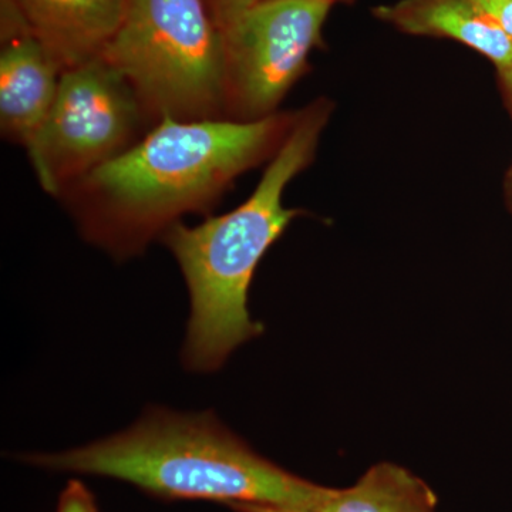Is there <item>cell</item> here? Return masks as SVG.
I'll return each mask as SVG.
<instances>
[{"label": "cell", "instance_id": "9c48e42d", "mask_svg": "<svg viewBox=\"0 0 512 512\" xmlns=\"http://www.w3.org/2000/svg\"><path fill=\"white\" fill-rule=\"evenodd\" d=\"M380 22L412 36L454 40L494 63L498 72L512 64V40L476 0H397L373 9Z\"/></svg>", "mask_w": 512, "mask_h": 512}, {"label": "cell", "instance_id": "8992f818", "mask_svg": "<svg viewBox=\"0 0 512 512\" xmlns=\"http://www.w3.org/2000/svg\"><path fill=\"white\" fill-rule=\"evenodd\" d=\"M332 6L325 0H264L222 26L225 119L247 123L278 113L308 72Z\"/></svg>", "mask_w": 512, "mask_h": 512}, {"label": "cell", "instance_id": "4fadbf2b", "mask_svg": "<svg viewBox=\"0 0 512 512\" xmlns=\"http://www.w3.org/2000/svg\"><path fill=\"white\" fill-rule=\"evenodd\" d=\"M207 2L215 22L221 29L225 23L234 19L239 13L252 8L256 3L264 2V0H207Z\"/></svg>", "mask_w": 512, "mask_h": 512}, {"label": "cell", "instance_id": "8fae6325", "mask_svg": "<svg viewBox=\"0 0 512 512\" xmlns=\"http://www.w3.org/2000/svg\"><path fill=\"white\" fill-rule=\"evenodd\" d=\"M56 512H99V508L89 488L73 480L60 494Z\"/></svg>", "mask_w": 512, "mask_h": 512}, {"label": "cell", "instance_id": "6da1fadb", "mask_svg": "<svg viewBox=\"0 0 512 512\" xmlns=\"http://www.w3.org/2000/svg\"><path fill=\"white\" fill-rule=\"evenodd\" d=\"M296 113L256 121L164 117L60 200L86 241L124 261L181 217L208 212L238 177L278 153Z\"/></svg>", "mask_w": 512, "mask_h": 512}, {"label": "cell", "instance_id": "5bb4252c", "mask_svg": "<svg viewBox=\"0 0 512 512\" xmlns=\"http://www.w3.org/2000/svg\"><path fill=\"white\" fill-rule=\"evenodd\" d=\"M235 512H320L305 508L282 507V505L238 503L228 505Z\"/></svg>", "mask_w": 512, "mask_h": 512}, {"label": "cell", "instance_id": "5b68a950", "mask_svg": "<svg viewBox=\"0 0 512 512\" xmlns=\"http://www.w3.org/2000/svg\"><path fill=\"white\" fill-rule=\"evenodd\" d=\"M154 124L123 74L99 56L64 70L55 101L26 150L40 187L60 198Z\"/></svg>", "mask_w": 512, "mask_h": 512}, {"label": "cell", "instance_id": "ba28073f", "mask_svg": "<svg viewBox=\"0 0 512 512\" xmlns=\"http://www.w3.org/2000/svg\"><path fill=\"white\" fill-rule=\"evenodd\" d=\"M63 70L101 56L119 28L126 0H12Z\"/></svg>", "mask_w": 512, "mask_h": 512}, {"label": "cell", "instance_id": "7a4b0ae2", "mask_svg": "<svg viewBox=\"0 0 512 512\" xmlns=\"http://www.w3.org/2000/svg\"><path fill=\"white\" fill-rule=\"evenodd\" d=\"M332 110L329 100L319 99L296 111L291 130L261 181L235 210L208 217L195 227L178 222L161 237L190 292L183 348L188 370L215 372L235 349L264 332L249 315V286L266 251L302 214L285 207V190L315 160Z\"/></svg>", "mask_w": 512, "mask_h": 512}, {"label": "cell", "instance_id": "7c38bea8", "mask_svg": "<svg viewBox=\"0 0 512 512\" xmlns=\"http://www.w3.org/2000/svg\"><path fill=\"white\" fill-rule=\"evenodd\" d=\"M495 25L512 40V0H476Z\"/></svg>", "mask_w": 512, "mask_h": 512}, {"label": "cell", "instance_id": "9a60e30c", "mask_svg": "<svg viewBox=\"0 0 512 512\" xmlns=\"http://www.w3.org/2000/svg\"><path fill=\"white\" fill-rule=\"evenodd\" d=\"M498 74H500L501 83H503L512 110V64L510 67H507V69L500 70Z\"/></svg>", "mask_w": 512, "mask_h": 512}, {"label": "cell", "instance_id": "277c9868", "mask_svg": "<svg viewBox=\"0 0 512 512\" xmlns=\"http://www.w3.org/2000/svg\"><path fill=\"white\" fill-rule=\"evenodd\" d=\"M101 57L154 123L225 119L224 45L207 0H126Z\"/></svg>", "mask_w": 512, "mask_h": 512}, {"label": "cell", "instance_id": "3957f363", "mask_svg": "<svg viewBox=\"0 0 512 512\" xmlns=\"http://www.w3.org/2000/svg\"><path fill=\"white\" fill-rule=\"evenodd\" d=\"M22 460L46 470L114 478L163 500L319 510L335 491L262 457L212 412L153 407L130 429L107 439Z\"/></svg>", "mask_w": 512, "mask_h": 512}, {"label": "cell", "instance_id": "e0dca14e", "mask_svg": "<svg viewBox=\"0 0 512 512\" xmlns=\"http://www.w3.org/2000/svg\"><path fill=\"white\" fill-rule=\"evenodd\" d=\"M325 2L332 3V5H335V3L342 2V3H350L353 2V0H325Z\"/></svg>", "mask_w": 512, "mask_h": 512}, {"label": "cell", "instance_id": "52a82bcc", "mask_svg": "<svg viewBox=\"0 0 512 512\" xmlns=\"http://www.w3.org/2000/svg\"><path fill=\"white\" fill-rule=\"evenodd\" d=\"M63 72L28 26L2 30L0 128L6 140L28 147L55 101Z\"/></svg>", "mask_w": 512, "mask_h": 512}, {"label": "cell", "instance_id": "30bf717a", "mask_svg": "<svg viewBox=\"0 0 512 512\" xmlns=\"http://www.w3.org/2000/svg\"><path fill=\"white\" fill-rule=\"evenodd\" d=\"M429 484L394 463L370 467L355 484L335 488L320 512H436Z\"/></svg>", "mask_w": 512, "mask_h": 512}, {"label": "cell", "instance_id": "2e32d148", "mask_svg": "<svg viewBox=\"0 0 512 512\" xmlns=\"http://www.w3.org/2000/svg\"><path fill=\"white\" fill-rule=\"evenodd\" d=\"M507 198L508 205H510L512 211V170L510 171V175L507 178Z\"/></svg>", "mask_w": 512, "mask_h": 512}]
</instances>
